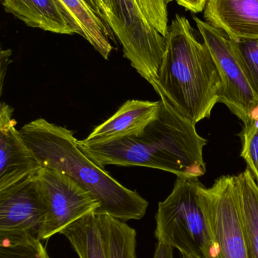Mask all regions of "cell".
<instances>
[{
    "instance_id": "cell-10",
    "label": "cell",
    "mask_w": 258,
    "mask_h": 258,
    "mask_svg": "<svg viewBox=\"0 0 258 258\" xmlns=\"http://www.w3.org/2000/svg\"><path fill=\"white\" fill-rule=\"evenodd\" d=\"M13 109L0 106V190L37 174L39 161L15 128Z\"/></svg>"
},
{
    "instance_id": "cell-17",
    "label": "cell",
    "mask_w": 258,
    "mask_h": 258,
    "mask_svg": "<svg viewBox=\"0 0 258 258\" xmlns=\"http://www.w3.org/2000/svg\"><path fill=\"white\" fill-rule=\"evenodd\" d=\"M97 214L108 258H137L136 230L111 215Z\"/></svg>"
},
{
    "instance_id": "cell-4",
    "label": "cell",
    "mask_w": 258,
    "mask_h": 258,
    "mask_svg": "<svg viewBox=\"0 0 258 258\" xmlns=\"http://www.w3.org/2000/svg\"><path fill=\"white\" fill-rule=\"evenodd\" d=\"M205 189L198 177H177L171 194L159 204L154 230L158 242L190 258H216Z\"/></svg>"
},
{
    "instance_id": "cell-18",
    "label": "cell",
    "mask_w": 258,
    "mask_h": 258,
    "mask_svg": "<svg viewBox=\"0 0 258 258\" xmlns=\"http://www.w3.org/2000/svg\"><path fill=\"white\" fill-rule=\"evenodd\" d=\"M0 258H49L42 241L30 233L1 234Z\"/></svg>"
},
{
    "instance_id": "cell-22",
    "label": "cell",
    "mask_w": 258,
    "mask_h": 258,
    "mask_svg": "<svg viewBox=\"0 0 258 258\" xmlns=\"http://www.w3.org/2000/svg\"><path fill=\"white\" fill-rule=\"evenodd\" d=\"M94 12L102 20L108 28L115 34L117 27L116 16L112 0H86Z\"/></svg>"
},
{
    "instance_id": "cell-12",
    "label": "cell",
    "mask_w": 258,
    "mask_h": 258,
    "mask_svg": "<svg viewBox=\"0 0 258 258\" xmlns=\"http://www.w3.org/2000/svg\"><path fill=\"white\" fill-rule=\"evenodd\" d=\"M204 21L233 39H258V0H207Z\"/></svg>"
},
{
    "instance_id": "cell-16",
    "label": "cell",
    "mask_w": 258,
    "mask_h": 258,
    "mask_svg": "<svg viewBox=\"0 0 258 258\" xmlns=\"http://www.w3.org/2000/svg\"><path fill=\"white\" fill-rule=\"evenodd\" d=\"M236 177L248 258H258V185L248 169Z\"/></svg>"
},
{
    "instance_id": "cell-13",
    "label": "cell",
    "mask_w": 258,
    "mask_h": 258,
    "mask_svg": "<svg viewBox=\"0 0 258 258\" xmlns=\"http://www.w3.org/2000/svg\"><path fill=\"white\" fill-rule=\"evenodd\" d=\"M75 34L86 39L101 57L109 58L116 42L115 34L94 12L86 0H56Z\"/></svg>"
},
{
    "instance_id": "cell-9",
    "label": "cell",
    "mask_w": 258,
    "mask_h": 258,
    "mask_svg": "<svg viewBox=\"0 0 258 258\" xmlns=\"http://www.w3.org/2000/svg\"><path fill=\"white\" fill-rule=\"evenodd\" d=\"M47 215L45 196L37 175L0 190V233H30L37 237Z\"/></svg>"
},
{
    "instance_id": "cell-1",
    "label": "cell",
    "mask_w": 258,
    "mask_h": 258,
    "mask_svg": "<svg viewBox=\"0 0 258 258\" xmlns=\"http://www.w3.org/2000/svg\"><path fill=\"white\" fill-rule=\"evenodd\" d=\"M160 98L159 115L142 135L103 144H86L80 140L79 148L103 168L109 165L147 167L177 177L203 175L206 171L203 148L207 140L166 98Z\"/></svg>"
},
{
    "instance_id": "cell-19",
    "label": "cell",
    "mask_w": 258,
    "mask_h": 258,
    "mask_svg": "<svg viewBox=\"0 0 258 258\" xmlns=\"http://www.w3.org/2000/svg\"><path fill=\"white\" fill-rule=\"evenodd\" d=\"M231 39L239 64L258 101V39Z\"/></svg>"
},
{
    "instance_id": "cell-15",
    "label": "cell",
    "mask_w": 258,
    "mask_h": 258,
    "mask_svg": "<svg viewBox=\"0 0 258 258\" xmlns=\"http://www.w3.org/2000/svg\"><path fill=\"white\" fill-rule=\"evenodd\" d=\"M61 234L71 243L80 258H108L104 238L96 212L68 226Z\"/></svg>"
},
{
    "instance_id": "cell-20",
    "label": "cell",
    "mask_w": 258,
    "mask_h": 258,
    "mask_svg": "<svg viewBox=\"0 0 258 258\" xmlns=\"http://www.w3.org/2000/svg\"><path fill=\"white\" fill-rule=\"evenodd\" d=\"M241 138L242 140L241 156L247 162L248 169L258 185V114L245 124Z\"/></svg>"
},
{
    "instance_id": "cell-7",
    "label": "cell",
    "mask_w": 258,
    "mask_h": 258,
    "mask_svg": "<svg viewBox=\"0 0 258 258\" xmlns=\"http://www.w3.org/2000/svg\"><path fill=\"white\" fill-rule=\"evenodd\" d=\"M47 205V215L37 238L47 240L89 214L98 212L99 202L69 176L54 168L38 171Z\"/></svg>"
},
{
    "instance_id": "cell-25",
    "label": "cell",
    "mask_w": 258,
    "mask_h": 258,
    "mask_svg": "<svg viewBox=\"0 0 258 258\" xmlns=\"http://www.w3.org/2000/svg\"><path fill=\"white\" fill-rule=\"evenodd\" d=\"M153 258H174V248L169 245L158 242Z\"/></svg>"
},
{
    "instance_id": "cell-21",
    "label": "cell",
    "mask_w": 258,
    "mask_h": 258,
    "mask_svg": "<svg viewBox=\"0 0 258 258\" xmlns=\"http://www.w3.org/2000/svg\"><path fill=\"white\" fill-rule=\"evenodd\" d=\"M144 16L163 36L168 29V5L165 0H136Z\"/></svg>"
},
{
    "instance_id": "cell-26",
    "label": "cell",
    "mask_w": 258,
    "mask_h": 258,
    "mask_svg": "<svg viewBox=\"0 0 258 258\" xmlns=\"http://www.w3.org/2000/svg\"><path fill=\"white\" fill-rule=\"evenodd\" d=\"M181 256H182V258H190V257H187V256H185V255H181Z\"/></svg>"
},
{
    "instance_id": "cell-3",
    "label": "cell",
    "mask_w": 258,
    "mask_h": 258,
    "mask_svg": "<svg viewBox=\"0 0 258 258\" xmlns=\"http://www.w3.org/2000/svg\"><path fill=\"white\" fill-rule=\"evenodd\" d=\"M19 132L42 167L69 176L99 202L97 213L107 214L124 222L145 216L148 202L86 156L72 131L40 118L26 124Z\"/></svg>"
},
{
    "instance_id": "cell-24",
    "label": "cell",
    "mask_w": 258,
    "mask_h": 258,
    "mask_svg": "<svg viewBox=\"0 0 258 258\" xmlns=\"http://www.w3.org/2000/svg\"><path fill=\"white\" fill-rule=\"evenodd\" d=\"M12 55V51L11 50H1V63H0V92L1 95L3 94V84H4L5 77H6V71H7L8 66L9 63L12 62L9 57Z\"/></svg>"
},
{
    "instance_id": "cell-5",
    "label": "cell",
    "mask_w": 258,
    "mask_h": 258,
    "mask_svg": "<svg viewBox=\"0 0 258 258\" xmlns=\"http://www.w3.org/2000/svg\"><path fill=\"white\" fill-rule=\"evenodd\" d=\"M116 16L115 36L126 58L150 84L158 80L166 39L147 21L136 0H112Z\"/></svg>"
},
{
    "instance_id": "cell-2",
    "label": "cell",
    "mask_w": 258,
    "mask_h": 258,
    "mask_svg": "<svg viewBox=\"0 0 258 258\" xmlns=\"http://www.w3.org/2000/svg\"><path fill=\"white\" fill-rule=\"evenodd\" d=\"M166 47L158 80L159 96L192 125L209 118L219 100L221 81L210 50L198 40L189 19L176 15L168 26Z\"/></svg>"
},
{
    "instance_id": "cell-8",
    "label": "cell",
    "mask_w": 258,
    "mask_h": 258,
    "mask_svg": "<svg viewBox=\"0 0 258 258\" xmlns=\"http://www.w3.org/2000/svg\"><path fill=\"white\" fill-rule=\"evenodd\" d=\"M205 203L216 258H248L236 176H222L206 188Z\"/></svg>"
},
{
    "instance_id": "cell-6",
    "label": "cell",
    "mask_w": 258,
    "mask_h": 258,
    "mask_svg": "<svg viewBox=\"0 0 258 258\" xmlns=\"http://www.w3.org/2000/svg\"><path fill=\"white\" fill-rule=\"evenodd\" d=\"M192 18L219 71L221 86L218 103L227 106L244 125L248 123L257 114L258 101L239 64L232 39L195 15Z\"/></svg>"
},
{
    "instance_id": "cell-11",
    "label": "cell",
    "mask_w": 258,
    "mask_h": 258,
    "mask_svg": "<svg viewBox=\"0 0 258 258\" xmlns=\"http://www.w3.org/2000/svg\"><path fill=\"white\" fill-rule=\"evenodd\" d=\"M161 101L129 100L106 122L81 140L86 144H103L142 135L157 117Z\"/></svg>"
},
{
    "instance_id": "cell-23",
    "label": "cell",
    "mask_w": 258,
    "mask_h": 258,
    "mask_svg": "<svg viewBox=\"0 0 258 258\" xmlns=\"http://www.w3.org/2000/svg\"><path fill=\"white\" fill-rule=\"evenodd\" d=\"M167 5L175 2L180 7H183L191 13L198 14L204 12L207 0H165Z\"/></svg>"
},
{
    "instance_id": "cell-14",
    "label": "cell",
    "mask_w": 258,
    "mask_h": 258,
    "mask_svg": "<svg viewBox=\"0 0 258 258\" xmlns=\"http://www.w3.org/2000/svg\"><path fill=\"white\" fill-rule=\"evenodd\" d=\"M8 13L32 28L61 35L75 34L56 0H2Z\"/></svg>"
}]
</instances>
